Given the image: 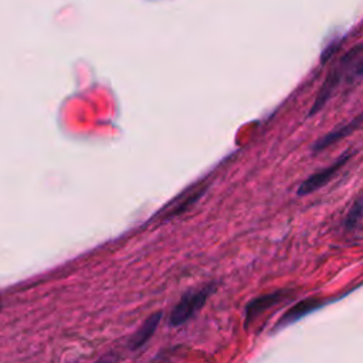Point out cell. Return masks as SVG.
Returning a JSON list of instances; mask_svg holds the SVG:
<instances>
[{
	"label": "cell",
	"instance_id": "1",
	"mask_svg": "<svg viewBox=\"0 0 363 363\" xmlns=\"http://www.w3.org/2000/svg\"><path fill=\"white\" fill-rule=\"evenodd\" d=\"M360 77H363V44L352 48L338 63L337 69H334V71L329 74L314 108L311 109V115L318 112L326 104L332 93L341 82H353Z\"/></svg>",
	"mask_w": 363,
	"mask_h": 363
},
{
	"label": "cell",
	"instance_id": "2",
	"mask_svg": "<svg viewBox=\"0 0 363 363\" xmlns=\"http://www.w3.org/2000/svg\"><path fill=\"white\" fill-rule=\"evenodd\" d=\"M213 291V287L207 285L204 288L191 291L184 298L179 301V304L173 308L170 315V325L172 326H180L189 319H192L206 304L209 295Z\"/></svg>",
	"mask_w": 363,
	"mask_h": 363
},
{
	"label": "cell",
	"instance_id": "3",
	"mask_svg": "<svg viewBox=\"0 0 363 363\" xmlns=\"http://www.w3.org/2000/svg\"><path fill=\"white\" fill-rule=\"evenodd\" d=\"M348 159H349V157L344 155L335 163H332L329 168H325L324 170H319L318 173L308 177L304 182V184H301V186L298 189V195H302V196L310 195V193L321 189L326 184H329V182L335 177V175L342 169V166L348 162Z\"/></svg>",
	"mask_w": 363,
	"mask_h": 363
},
{
	"label": "cell",
	"instance_id": "4",
	"mask_svg": "<svg viewBox=\"0 0 363 363\" xmlns=\"http://www.w3.org/2000/svg\"><path fill=\"white\" fill-rule=\"evenodd\" d=\"M285 296H287L285 292H280L278 291V292H272V294H267V295L258 296V298L253 299L251 302H249L247 307H246V311H245L246 324L250 325L256 318H258L267 310L277 306L278 302L285 299Z\"/></svg>",
	"mask_w": 363,
	"mask_h": 363
},
{
	"label": "cell",
	"instance_id": "5",
	"mask_svg": "<svg viewBox=\"0 0 363 363\" xmlns=\"http://www.w3.org/2000/svg\"><path fill=\"white\" fill-rule=\"evenodd\" d=\"M322 307V302L319 299H315V298H310V299H304L298 302V304H295L288 312H285L283 315V318L278 321L277 324V328H283L285 325H290L301 318H304L307 314L318 310Z\"/></svg>",
	"mask_w": 363,
	"mask_h": 363
},
{
	"label": "cell",
	"instance_id": "6",
	"mask_svg": "<svg viewBox=\"0 0 363 363\" xmlns=\"http://www.w3.org/2000/svg\"><path fill=\"white\" fill-rule=\"evenodd\" d=\"M161 318H162V314H161V312H157V314H154V315H150V317L143 322V325L135 332V335L132 337V339H131V342H130V348H131V349H139V348H142L150 338H152V335L155 334V330H157L158 326H159Z\"/></svg>",
	"mask_w": 363,
	"mask_h": 363
},
{
	"label": "cell",
	"instance_id": "7",
	"mask_svg": "<svg viewBox=\"0 0 363 363\" xmlns=\"http://www.w3.org/2000/svg\"><path fill=\"white\" fill-rule=\"evenodd\" d=\"M362 121H363V115L360 116V118H356L355 121H352V123H349L348 125H345V127H342V128H339L338 131H334V132H330V134H328L326 136H324L315 146H314V150H321V149H325V148H328L329 145H332V143H335V142H338L339 139H342V138H345L346 135H349L352 131H355V128L356 127H359V124L362 123Z\"/></svg>",
	"mask_w": 363,
	"mask_h": 363
},
{
	"label": "cell",
	"instance_id": "8",
	"mask_svg": "<svg viewBox=\"0 0 363 363\" xmlns=\"http://www.w3.org/2000/svg\"><path fill=\"white\" fill-rule=\"evenodd\" d=\"M0 310H2V306H0Z\"/></svg>",
	"mask_w": 363,
	"mask_h": 363
}]
</instances>
